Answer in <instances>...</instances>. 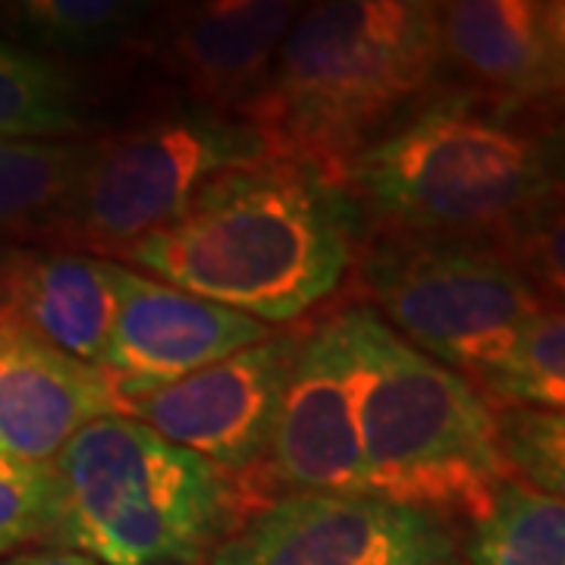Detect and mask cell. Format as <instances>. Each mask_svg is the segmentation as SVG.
Segmentation results:
<instances>
[{"label": "cell", "instance_id": "11", "mask_svg": "<svg viewBox=\"0 0 565 565\" xmlns=\"http://www.w3.org/2000/svg\"><path fill=\"white\" fill-rule=\"evenodd\" d=\"M114 292V323L95 367L126 408L277 333L248 315L199 299L117 262Z\"/></svg>", "mask_w": 565, "mask_h": 565}, {"label": "cell", "instance_id": "23", "mask_svg": "<svg viewBox=\"0 0 565 565\" xmlns=\"http://www.w3.org/2000/svg\"><path fill=\"white\" fill-rule=\"evenodd\" d=\"M0 565H98L95 559L73 553V550H61V546H44V550H22L13 553L7 559H0Z\"/></svg>", "mask_w": 565, "mask_h": 565}, {"label": "cell", "instance_id": "10", "mask_svg": "<svg viewBox=\"0 0 565 565\" xmlns=\"http://www.w3.org/2000/svg\"><path fill=\"white\" fill-rule=\"evenodd\" d=\"M267 484L286 493L367 497L359 367L345 308L305 330L267 446Z\"/></svg>", "mask_w": 565, "mask_h": 565}, {"label": "cell", "instance_id": "7", "mask_svg": "<svg viewBox=\"0 0 565 565\" xmlns=\"http://www.w3.org/2000/svg\"><path fill=\"white\" fill-rule=\"evenodd\" d=\"M264 158L267 148L252 122L207 110L85 141L76 182L47 239L120 262L145 236L177 221L204 182Z\"/></svg>", "mask_w": 565, "mask_h": 565}, {"label": "cell", "instance_id": "16", "mask_svg": "<svg viewBox=\"0 0 565 565\" xmlns=\"http://www.w3.org/2000/svg\"><path fill=\"white\" fill-rule=\"evenodd\" d=\"M459 550L465 565H565V497L505 478Z\"/></svg>", "mask_w": 565, "mask_h": 565}, {"label": "cell", "instance_id": "20", "mask_svg": "<svg viewBox=\"0 0 565 565\" xmlns=\"http://www.w3.org/2000/svg\"><path fill=\"white\" fill-rule=\"evenodd\" d=\"M148 17V3L129 0H25L10 7V20L35 54L85 57L126 41Z\"/></svg>", "mask_w": 565, "mask_h": 565}, {"label": "cell", "instance_id": "5", "mask_svg": "<svg viewBox=\"0 0 565 565\" xmlns=\"http://www.w3.org/2000/svg\"><path fill=\"white\" fill-rule=\"evenodd\" d=\"M54 546L98 565H204L243 519L239 484L129 415L85 424L54 456Z\"/></svg>", "mask_w": 565, "mask_h": 565}, {"label": "cell", "instance_id": "13", "mask_svg": "<svg viewBox=\"0 0 565 565\" xmlns=\"http://www.w3.org/2000/svg\"><path fill=\"white\" fill-rule=\"evenodd\" d=\"M444 66H456L497 102L534 104L559 95L565 7L559 0L434 3Z\"/></svg>", "mask_w": 565, "mask_h": 565}, {"label": "cell", "instance_id": "9", "mask_svg": "<svg viewBox=\"0 0 565 565\" xmlns=\"http://www.w3.org/2000/svg\"><path fill=\"white\" fill-rule=\"evenodd\" d=\"M305 330H282L221 362L129 403L126 415L151 427L167 444L202 456L239 484L267 459L282 390L299 355ZM245 509V500H243Z\"/></svg>", "mask_w": 565, "mask_h": 565}, {"label": "cell", "instance_id": "19", "mask_svg": "<svg viewBox=\"0 0 565 565\" xmlns=\"http://www.w3.org/2000/svg\"><path fill=\"white\" fill-rule=\"evenodd\" d=\"M493 412L500 408H563L565 318L550 305L497 362L465 377Z\"/></svg>", "mask_w": 565, "mask_h": 565}, {"label": "cell", "instance_id": "12", "mask_svg": "<svg viewBox=\"0 0 565 565\" xmlns=\"http://www.w3.org/2000/svg\"><path fill=\"white\" fill-rule=\"evenodd\" d=\"M299 13L302 7L286 0L177 7L154 35V57L207 114L245 120L274 76L282 39Z\"/></svg>", "mask_w": 565, "mask_h": 565}, {"label": "cell", "instance_id": "18", "mask_svg": "<svg viewBox=\"0 0 565 565\" xmlns=\"http://www.w3.org/2000/svg\"><path fill=\"white\" fill-rule=\"evenodd\" d=\"M76 82L44 54L0 39V139H73Z\"/></svg>", "mask_w": 565, "mask_h": 565}, {"label": "cell", "instance_id": "4", "mask_svg": "<svg viewBox=\"0 0 565 565\" xmlns=\"http://www.w3.org/2000/svg\"><path fill=\"white\" fill-rule=\"evenodd\" d=\"M359 367L364 490L437 519L475 522L505 465L493 408L459 371L434 362L367 305L345 308Z\"/></svg>", "mask_w": 565, "mask_h": 565}, {"label": "cell", "instance_id": "22", "mask_svg": "<svg viewBox=\"0 0 565 565\" xmlns=\"http://www.w3.org/2000/svg\"><path fill=\"white\" fill-rule=\"evenodd\" d=\"M61 519V493L51 465L0 456V559L22 546H54Z\"/></svg>", "mask_w": 565, "mask_h": 565}, {"label": "cell", "instance_id": "8", "mask_svg": "<svg viewBox=\"0 0 565 565\" xmlns=\"http://www.w3.org/2000/svg\"><path fill=\"white\" fill-rule=\"evenodd\" d=\"M204 565H465L449 522L377 497L286 493L223 534Z\"/></svg>", "mask_w": 565, "mask_h": 565}, {"label": "cell", "instance_id": "15", "mask_svg": "<svg viewBox=\"0 0 565 565\" xmlns=\"http://www.w3.org/2000/svg\"><path fill=\"white\" fill-rule=\"evenodd\" d=\"M114 262L73 248L0 245V318L95 364L114 323Z\"/></svg>", "mask_w": 565, "mask_h": 565}, {"label": "cell", "instance_id": "6", "mask_svg": "<svg viewBox=\"0 0 565 565\" xmlns=\"http://www.w3.org/2000/svg\"><path fill=\"white\" fill-rule=\"evenodd\" d=\"M352 262L374 302L367 308L462 377L505 355L553 305L487 243L371 233Z\"/></svg>", "mask_w": 565, "mask_h": 565}, {"label": "cell", "instance_id": "21", "mask_svg": "<svg viewBox=\"0 0 565 565\" xmlns=\"http://www.w3.org/2000/svg\"><path fill=\"white\" fill-rule=\"evenodd\" d=\"M493 422L505 475L550 497H565L563 408H500Z\"/></svg>", "mask_w": 565, "mask_h": 565}, {"label": "cell", "instance_id": "3", "mask_svg": "<svg viewBox=\"0 0 565 565\" xmlns=\"http://www.w3.org/2000/svg\"><path fill=\"white\" fill-rule=\"evenodd\" d=\"M340 192L374 233L500 248L515 223L556 202V173L537 136L475 98H446L367 145Z\"/></svg>", "mask_w": 565, "mask_h": 565}, {"label": "cell", "instance_id": "1", "mask_svg": "<svg viewBox=\"0 0 565 565\" xmlns=\"http://www.w3.org/2000/svg\"><path fill=\"white\" fill-rule=\"evenodd\" d=\"M355 258L345 195L299 163L264 158L217 173L180 217L117 264L255 321H299Z\"/></svg>", "mask_w": 565, "mask_h": 565}, {"label": "cell", "instance_id": "14", "mask_svg": "<svg viewBox=\"0 0 565 565\" xmlns=\"http://www.w3.org/2000/svg\"><path fill=\"white\" fill-rule=\"evenodd\" d=\"M126 415L95 364L0 318V456L51 465L85 424Z\"/></svg>", "mask_w": 565, "mask_h": 565}, {"label": "cell", "instance_id": "17", "mask_svg": "<svg viewBox=\"0 0 565 565\" xmlns=\"http://www.w3.org/2000/svg\"><path fill=\"white\" fill-rule=\"evenodd\" d=\"M85 141L0 139V236H47L76 182Z\"/></svg>", "mask_w": 565, "mask_h": 565}, {"label": "cell", "instance_id": "2", "mask_svg": "<svg viewBox=\"0 0 565 565\" xmlns=\"http://www.w3.org/2000/svg\"><path fill=\"white\" fill-rule=\"evenodd\" d=\"M444 70L434 3L330 0L302 7L274 76L245 114L267 158L340 189L367 145L405 120Z\"/></svg>", "mask_w": 565, "mask_h": 565}]
</instances>
